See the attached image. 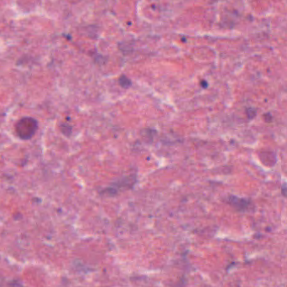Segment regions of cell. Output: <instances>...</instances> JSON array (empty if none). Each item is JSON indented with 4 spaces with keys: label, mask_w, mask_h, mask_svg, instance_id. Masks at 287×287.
<instances>
[{
    "label": "cell",
    "mask_w": 287,
    "mask_h": 287,
    "mask_svg": "<svg viewBox=\"0 0 287 287\" xmlns=\"http://www.w3.org/2000/svg\"><path fill=\"white\" fill-rule=\"evenodd\" d=\"M38 129V123L34 118L24 117L20 118L15 125V130L17 136L21 140L31 139Z\"/></svg>",
    "instance_id": "6da1fadb"
},
{
    "label": "cell",
    "mask_w": 287,
    "mask_h": 287,
    "mask_svg": "<svg viewBox=\"0 0 287 287\" xmlns=\"http://www.w3.org/2000/svg\"><path fill=\"white\" fill-rule=\"evenodd\" d=\"M119 84L123 87V88H128L130 85H131V81H129L126 76H121L120 78H119Z\"/></svg>",
    "instance_id": "7a4b0ae2"
}]
</instances>
